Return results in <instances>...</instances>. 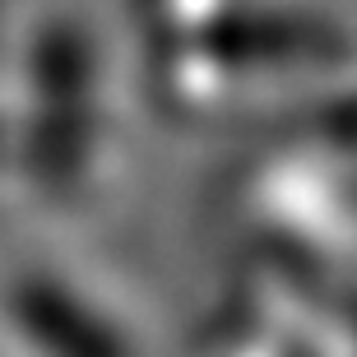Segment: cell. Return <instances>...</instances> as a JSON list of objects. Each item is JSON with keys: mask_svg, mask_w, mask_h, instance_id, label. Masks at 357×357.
<instances>
[{"mask_svg": "<svg viewBox=\"0 0 357 357\" xmlns=\"http://www.w3.org/2000/svg\"><path fill=\"white\" fill-rule=\"evenodd\" d=\"M0 357H5V353H0Z\"/></svg>", "mask_w": 357, "mask_h": 357, "instance_id": "2", "label": "cell"}, {"mask_svg": "<svg viewBox=\"0 0 357 357\" xmlns=\"http://www.w3.org/2000/svg\"><path fill=\"white\" fill-rule=\"evenodd\" d=\"M0 339H10L14 357H139L121 311L66 269L14 278L0 311Z\"/></svg>", "mask_w": 357, "mask_h": 357, "instance_id": "1", "label": "cell"}]
</instances>
